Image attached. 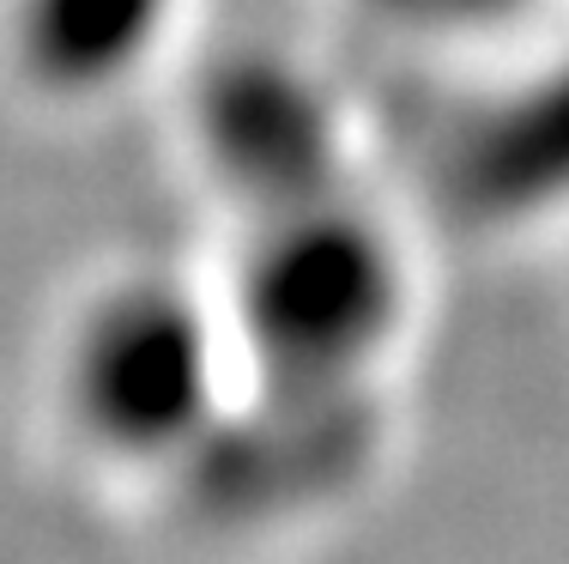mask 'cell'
<instances>
[{
	"label": "cell",
	"mask_w": 569,
	"mask_h": 564,
	"mask_svg": "<svg viewBox=\"0 0 569 564\" xmlns=\"http://www.w3.org/2000/svg\"><path fill=\"white\" fill-rule=\"evenodd\" d=\"M37 395L67 486L128 516L207 498L254 449L249 376L200 255H116L79 279L49 321Z\"/></svg>",
	"instance_id": "6da1fadb"
},
{
	"label": "cell",
	"mask_w": 569,
	"mask_h": 564,
	"mask_svg": "<svg viewBox=\"0 0 569 564\" xmlns=\"http://www.w3.org/2000/svg\"><path fill=\"white\" fill-rule=\"evenodd\" d=\"M188 0H0V86L43 116H91L176 56Z\"/></svg>",
	"instance_id": "7a4b0ae2"
}]
</instances>
